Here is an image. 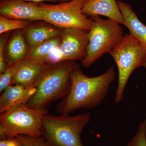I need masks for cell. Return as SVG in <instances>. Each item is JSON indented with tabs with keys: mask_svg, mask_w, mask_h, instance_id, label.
Segmentation results:
<instances>
[{
	"mask_svg": "<svg viewBox=\"0 0 146 146\" xmlns=\"http://www.w3.org/2000/svg\"><path fill=\"white\" fill-rule=\"evenodd\" d=\"M93 25L89 31L86 51L81 63L88 68L105 54L110 53L123 37V31L115 21L103 19L100 16L91 18Z\"/></svg>",
	"mask_w": 146,
	"mask_h": 146,
	"instance_id": "6",
	"label": "cell"
},
{
	"mask_svg": "<svg viewBox=\"0 0 146 146\" xmlns=\"http://www.w3.org/2000/svg\"><path fill=\"white\" fill-rule=\"evenodd\" d=\"M119 8L131 35L146 46V26L139 20L130 4L118 0Z\"/></svg>",
	"mask_w": 146,
	"mask_h": 146,
	"instance_id": "13",
	"label": "cell"
},
{
	"mask_svg": "<svg viewBox=\"0 0 146 146\" xmlns=\"http://www.w3.org/2000/svg\"><path fill=\"white\" fill-rule=\"evenodd\" d=\"M0 146H24L23 143L18 136L13 138L1 139Z\"/></svg>",
	"mask_w": 146,
	"mask_h": 146,
	"instance_id": "22",
	"label": "cell"
},
{
	"mask_svg": "<svg viewBox=\"0 0 146 146\" xmlns=\"http://www.w3.org/2000/svg\"><path fill=\"white\" fill-rule=\"evenodd\" d=\"M28 23L26 21L11 19L0 16L1 34L14 30L26 29Z\"/></svg>",
	"mask_w": 146,
	"mask_h": 146,
	"instance_id": "17",
	"label": "cell"
},
{
	"mask_svg": "<svg viewBox=\"0 0 146 146\" xmlns=\"http://www.w3.org/2000/svg\"><path fill=\"white\" fill-rule=\"evenodd\" d=\"M76 63L66 61L48 64L36 82V91L26 104L31 108L47 109L48 106L64 98L70 86V74Z\"/></svg>",
	"mask_w": 146,
	"mask_h": 146,
	"instance_id": "2",
	"label": "cell"
},
{
	"mask_svg": "<svg viewBox=\"0 0 146 146\" xmlns=\"http://www.w3.org/2000/svg\"><path fill=\"white\" fill-rule=\"evenodd\" d=\"M47 112V109L31 108L26 104L8 110L0 116L1 140L20 135L43 136V119Z\"/></svg>",
	"mask_w": 146,
	"mask_h": 146,
	"instance_id": "4",
	"label": "cell"
},
{
	"mask_svg": "<svg viewBox=\"0 0 146 146\" xmlns=\"http://www.w3.org/2000/svg\"><path fill=\"white\" fill-rule=\"evenodd\" d=\"M24 34L21 31L16 33L11 39L7 46L8 65L20 62L26 58L29 49Z\"/></svg>",
	"mask_w": 146,
	"mask_h": 146,
	"instance_id": "16",
	"label": "cell"
},
{
	"mask_svg": "<svg viewBox=\"0 0 146 146\" xmlns=\"http://www.w3.org/2000/svg\"><path fill=\"white\" fill-rule=\"evenodd\" d=\"M1 16L18 20L39 21L44 18L39 3L24 0H1Z\"/></svg>",
	"mask_w": 146,
	"mask_h": 146,
	"instance_id": "9",
	"label": "cell"
},
{
	"mask_svg": "<svg viewBox=\"0 0 146 146\" xmlns=\"http://www.w3.org/2000/svg\"><path fill=\"white\" fill-rule=\"evenodd\" d=\"M48 64L26 58L18 63L11 85L18 84L25 88L35 86Z\"/></svg>",
	"mask_w": 146,
	"mask_h": 146,
	"instance_id": "10",
	"label": "cell"
},
{
	"mask_svg": "<svg viewBox=\"0 0 146 146\" xmlns=\"http://www.w3.org/2000/svg\"><path fill=\"white\" fill-rule=\"evenodd\" d=\"M36 90L35 86L27 88L18 84L7 87L0 96L1 114L18 105L26 104Z\"/></svg>",
	"mask_w": 146,
	"mask_h": 146,
	"instance_id": "12",
	"label": "cell"
},
{
	"mask_svg": "<svg viewBox=\"0 0 146 146\" xmlns=\"http://www.w3.org/2000/svg\"><path fill=\"white\" fill-rule=\"evenodd\" d=\"M86 0H71L58 4L39 3L44 11L43 21L59 29L74 28L89 31L93 20L82 11Z\"/></svg>",
	"mask_w": 146,
	"mask_h": 146,
	"instance_id": "7",
	"label": "cell"
},
{
	"mask_svg": "<svg viewBox=\"0 0 146 146\" xmlns=\"http://www.w3.org/2000/svg\"><path fill=\"white\" fill-rule=\"evenodd\" d=\"M115 76L112 66L100 75L89 77L76 63L70 74L69 92L57 105L56 112L60 115L69 114L78 110L98 106L106 98Z\"/></svg>",
	"mask_w": 146,
	"mask_h": 146,
	"instance_id": "1",
	"label": "cell"
},
{
	"mask_svg": "<svg viewBox=\"0 0 146 146\" xmlns=\"http://www.w3.org/2000/svg\"><path fill=\"white\" fill-rule=\"evenodd\" d=\"M91 119L89 112L75 116L46 115L43 119V136L48 146H84L80 135Z\"/></svg>",
	"mask_w": 146,
	"mask_h": 146,
	"instance_id": "3",
	"label": "cell"
},
{
	"mask_svg": "<svg viewBox=\"0 0 146 146\" xmlns=\"http://www.w3.org/2000/svg\"><path fill=\"white\" fill-rule=\"evenodd\" d=\"M144 67H145V68L146 69V62L145 63V65H144Z\"/></svg>",
	"mask_w": 146,
	"mask_h": 146,
	"instance_id": "25",
	"label": "cell"
},
{
	"mask_svg": "<svg viewBox=\"0 0 146 146\" xmlns=\"http://www.w3.org/2000/svg\"><path fill=\"white\" fill-rule=\"evenodd\" d=\"M57 1H59L60 3L67 2L70 1L71 0H57Z\"/></svg>",
	"mask_w": 146,
	"mask_h": 146,
	"instance_id": "24",
	"label": "cell"
},
{
	"mask_svg": "<svg viewBox=\"0 0 146 146\" xmlns=\"http://www.w3.org/2000/svg\"><path fill=\"white\" fill-rule=\"evenodd\" d=\"M109 53L117 67L118 83L115 100L117 103L123 99L131 74L146 62V46L130 34H126Z\"/></svg>",
	"mask_w": 146,
	"mask_h": 146,
	"instance_id": "5",
	"label": "cell"
},
{
	"mask_svg": "<svg viewBox=\"0 0 146 146\" xmlns=\"http://www.w3.org/2000/svg\"><path fill=\"white\" fill-rule=\"evenodd\" d=\"M62 30L56 27L36 26L27 28L24 33L30 48L47 40L61 36Z\"/></svg>",
	"mask_w": 146,
	"mask_h": 146,
	"instance_id": "14",
	"label": "cell"
},
{
	"mask_svg": "<svg viewBox=\"0 0 146 146\" xmlns=\"http://www.w3.org/2000/svg\"><path fill=\"white\" fill-rule=\"evenodd\" d=\"M24 1L37 3H44V2H49L55 3L57 1V0H24Z\"/></svg>",
	"mask_w": 146,
	"mask_h": 146,
	"instance_id": "23",
	"label": "cell"
},
{
	"mask_svg": "<svg viewBox=\"0 0 146 146\" xmlns=\"http://www.w3.org/2000/svg\"><path fill=\"white\" fill-rule=\"evenodd\" d=\"M89 31L74 28L62 30L57 63L82 60L88 44Z\"/></svg>",
	"mask_w": 146,
	"mask_h": 146,
	"instance_id": "8",
	"label": "cell"
},
{
	"mask_svg": "<svg viewBox=\"0 0 146 146\" xmlns=\"http://www.w3.org/2000/svg\"><path fill=\"white\" fill-rule=\"evenodd\" d=\"M127 146H146V119L140 123L137 132Z\"/></svg>",
	"mask_w": 146,
	"mask_h": 146,
	"instance_id": "19",
	"label": "cell"
},
{
	"mask_svg": "<svg viewBox=\"0 0 146 146\" xmlns=\"http://www.w3.org/2000/svg\"><path fill=\"white\" fill-rule=\"evenodd\" d=\"M82 11L90 18L104 16L120 25H125L116 0H86Z\"/></svg>",
	"mask_w": 146,
	"mask_h": 146,
	"instance_id": "11",
	"label": "cell"
},
{
	"mask_svg": "<svg viewBox=\"0 0 146 146\" xmlns=\"http://www.w3.org/2000/svg\"><path fill=\"white\" fill-rule=\"evenodd\" d=\"M18 136L23 141L24 146H48L43 136L34 137L20 135H18Z\"/></svg>",
	"mask_w": 146,
	"mask_h": 146,
	"instance_id": "20",
	"label": "cell"
},
{
	"mask_svg": "<svg viewBox=\"0 0 146 146\" xmlns=\"http://www.w3.org/2000/svg\"><path fill=\"white\" fill-rule=\"evenodd\" d=\"M8 65L3 73L0 75V92L1 93L8 86L11 85L18 63Z\"/></svg>",
	"mask_w": 146,
	"mask_h": 146,
	"instance_id": "18",
	"label": "cell"
},
{
	"mask_svg": "<svg viewBox=\"0 0 146 146\" xmlns=\"http://www.w3.org/2000/svg\"><path fill=\"white\" fill-rule=\"evenodd\" d=\"M7 36L1 38L0 40V72L3 73L7 68L8 65L6 64L4 58V48L7 40Z\"/></svg>",
	"mask_w": 146,
	"mask_h": 146,
	"instance_id": "21",
	"label": "cell"
},
{
	"mask_svg": "<svg viewBox=\"0 0 146 146\" xmlns=\"http://www.w3.org/2000/svg\"><path fill=\"white\" fill-rule=\"evenodd\" d=\"M61 40V36H58L30 48L26 58L43 63L48 62L53 52L59 48Z\"/></svg>",
	"mask_w": 146,
	"mask_h": 146,
	"instance_id": "15",
	"label": "cell"
}]
</instances>
